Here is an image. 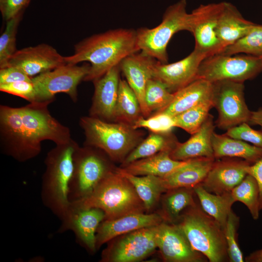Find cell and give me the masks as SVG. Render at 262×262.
<instances>
[{
    "label": "cell",
    "instance_id": "cb8c5ba5",
    "mask_svg": "<svg viewBox=\"0 0 262 262\" xmlns=\"http://www.w3.org/2000/svg\"><path fill=\"white\" fill-rule=\"evenodd\" d=\"M215 160L214 158L199 157L186 160L170 174L161 178L166 192L177 188H193L201 183Z\"/></svg>",
    "mask_w": 262,
    "mask_h": 262
},
{
    "label": "cell",
    "instance_id": "4fadbf2b",
    "mask_svg": "<svg viewBox=\"0 0 262 262\" xmlns=\"http://www.w3.org/2000/svg\"><path fill=\"white\" fill-rule=\"evenodd\" d=\"M0 147L20 163L35 157L23 134L19 107L0 105Z\"/></svg>",
    "mask_w": 262,
    "mask_h": 262
},
{
    "label": "cell",
    "instance_id": "7bdbcfd3",
    "mask_svg": "<svg viewBox=\"0 0 262 262\" xmlns=\"http://www.w3.org/2000/svg\"><path fill=\"white\" fill-rule=\"evenodd\" d=\"M31 0H0V11L6 21L23 14Z\"/></svg>",
    "mask_w": 262,
    "mask_h": 262
},
{
    "label": "cell",
    "instance_id": "ac0fdd59",
    "mask_svg": "<svg viewBox=\"0 0 262 262\" xmlns=\"http://www.w3.org/2000/svg\"><path fill=\"white\" fill-rule=\"evenodd\" d=\"M66 64L64 56L55 48L42 43L17 50L7 66L17 67L33 78Z\"/></svg>",
    "mask_w": 262,
    "mask_h": 262
},
{
    "label": "cell",
    "instance_id": "ee69618b",
    "mask_svg": "<svg viewBox=\"0 0 262 262\" xmlns=\"http://www.w3.org/2000/svg\"><path fill=\"white\" fill-rule=\"evenodd\" d=\"M22 81H32V78L15 66H7L0 68V84Z\"/></svg>",
    "mask_w": 262,
    "mask_h": 262
},
{
    "label": "cell",
    "instance_id": "4316f807",
    "mask_svg": "<svg viewBox=\"0 0 262 262\" xmlns=\"http://www.w3.org/2000/svg\"><path fill=\"white\" fill-rule=\"evenodd\" d=\"M212 144L215 159L236 158L253 164L262 159V148L238 139L215 132L213 134Z\"/></svg>",
    "mask_w": 262,
    "mask_h": 262
},
{
    "label": "cell",
    "instance_id": "ffe728a7",
    "mask_svg": "<svg viewBox=\"0 0 262 262\" xmlns=\"http://www.w3.org/2000/svg\"><path fill=\"white\" fill-rule=\"evenodd\" d=\"M120 69L116 66L93 81L94 93L89 115L114 122L118 97Z\"/></svg>",
    "mask_w": 262,
    "mask_h": 262
},
{
    "label": "cell",
    "instance_id": "52a82bcc",
    "mask_svg": "<svg viewBox=\"0 0 262 262\" xmlns=\"http://www.w3.org/2000/svg\"><path fill=\"white\" fill-rule=\"evenodd\" d=\"M109 159L99 148L85 145L78 147L73 155V171L69 184L70 203L90 195L115 169Z\"/></svg>",
    "mask_w": 262,
    "mask_h": 262
},
{
    "label": "cell",
    "instance_id": "ab89813d",
    "mask_svg": "<svg viewBox=\"0 0 262 262\" xmlns=\"http://www.w3.org/2000/svg\"><path fill=\"white\" fill-rule=\"evenodd\" d=\"M135 129L145 128L152 132L168 133L175 128L173 117L168 115L158 113L148 117H142L132 126Z\"/></svg>",
    "mask_w": 262,
    "mask_h": 262
},
{
    "label": "cell",
    "instance_id": "83f0119b",
    "mask_svg": "<svg viewBox=\"0 0 262 262\" xmlns=\"http://www.w3.org/2000/svg\"><path fill=\"white\" fill-rule=\"evenodd\" d=\"M169 150L133 161L121 168L136 176L152 175L163 178L183 164L185 161H177L170 156Z\"/></svg>",
    "mask_w": 262,
    "mask_h": 262
},
{
    "label": "cell",
    "instance_id": "74e56055",
    "mask_svg": "<svg viewBox=\"0 0 262 262\" xmlns=\"http://www.w3.org/2000/svg\"><path fill=\"white\" fill-rule=\"evenodd\" d=\"M23 14L6 21V27L0 36V68L7 66L9 60L16 50L17 28Z\"/></svg>",
    "mask_w": 262,
    "mask_h": 262
},
{
    "label": "cell",
    "instance_id": "9c48e42d",
    "mask_svg": "<svg viewBox=\"0 0 262 262\" xmlns=\"http://www.w3.org/2000/svg\"><path fill=\"white\" fill-rule=\"evenodd\" d=\"M262 71V57L217 53L202 61L197 79L210 82L221 80L244 82L253 79Z\"/></svg>",
    "mask_w": 262,
    "mask_h": 262
},
{
    "label": "cell",
    "instance_id": "8992f818",
    "mask_svg": "<svg viewBox=\"0 0 262 262\" xmlns=\"http://www.w3.org/2000/svg\"><path fill=\"white\" fill-rule=\"evenodd\" d=\"M186 7V0H180L167 7L157 26L136 30L140 50L161 63H167V47L173 36L181 31L191 32L193 16Z\"/></svg>",
    "mask_w": 262,
    "mask_h": 262
},
{
    "label": "cell",
    "instance_id": "d590c367",
    "mask_svg": "<svg viewBox=\"0 0 262 262\" xmlns=\"http://www.w3.org/2000/svg\"><path fill=\"white\" fill-rule=\"evenodd\" d=\"M173 98L174 93L170 92L160 81L153 78L148 81L145 90V101L150 116L153 112L155 114L165 109Z\"/></svg>",
    "mask_w": 262,
    "mask_h": 262
},
{
    "label": "cell",
    "instance_id": "44dd1931",
    "mask_svg": "<svg viewBox=\"0 0 262 262\" xmlns=\"http://www.w3.org/2000/svg\"><path fill=\"white\" fill-rule=\"evenodd\" d=\"M156 61L140 51L128 56L119 65L120 71L138 98L145 118L150 116L145 101V90L148 81L153 78V67Z\"/></svg>",
    "mask_w": 262,
    "mask_h": 262
},
{
    "label": "cell",
    "instance_id": "f1b7e54d",
    "mask_svg": "<svg viewBox=\"0 0 262 262\" xmlns=\"http://www.w3.org/2000/svg\"><path fill=\"white\" fill-rule=\"evenodd\" d=\"M201 208L225 228L234 201L231 192L217 195L209 192L200 184L193 187Z\"/></svg>",
    "mask_w": 262,
    "mask_h": 262
},
{
    "label": "cell",
    "instance_id": "277c9868",
    "mask_svg": "<svg viewBox=\"0 0 262 262\" xmlns=\"http://www.w3.org/2000/svg\"><path fill=\"white\" fill-rule=\"evenodd\" d=\"M186 210L176 224L192 248L210 262H229L224 228L197 203Z\"/></svg>",
    "mask_w": 262,
    "mask_h": 262
},
{
    "label": "cell",
    "instance_id": "e575fe53",
    "mask_svg": "<svg viewBox=\"0 0 262 262\" xmlns=\"http://www.w3.org/2000/svg\"><path fill=\"white\" fill-rule=\"evenodd\" d=\"M240 53L262 57V25L255 24L246 34L225 47L219 53L233 55Z\"/></svg>",
    "mask_w": 262,
    "mask_h": 262
},
{
    "label": "cell",
    "instance_id": "d4e9b609",
    "mask_svg": "<svg viewBox=\"0 0 262 262\" xmlns=\"http://www.w3.org/2000/svg\"><path fill=\"white\" fill-rule=\"evenodd\" d=\"M255 24L246 20L232 4L223 1L216 35L224 49L246 34Z\"/></svg>",
    "mask_w": 262,
    "mask_h": 262
},
{
    "label": "cell",
    "instance_id": "1f68e13d",
    "mask_svg": "<svg viewBox=\"0 0 262 262\" xmlns=\"http://www.w3.org/2000/svg\"><path fill=\"white\" fill-rule=\"evenodd\" d=\"M116 169L132 184L146 210L151 209L157 202L161 195L166 192L161 177L152 175L136 176L121 168Z\"/></svg>",
    "mask_w": 262,
    "mask_h": 262
},
{
    "label": "cell",
    "instance_id": "7c38bea8",
    "mask_svg": "<svg viewBox=\"0 0 262 262\" xmlns=\"http://www.w3.org/2000/svg\"><path fill=\"white\" fill-rule=\"evenodd\" d=\"M157 226L142 228L125 234L104 250L101 261L135 262L145 258L157 248Z\"/></svg>",
    "mask_w": 262,
    "mask_h": 262
},
{
    "label": "cell",
    "instance_id": "bcb514c9",
    "mask_svg": "<svg viewBox=\"0 0 262 262\" xmlns=\"http://www.w3.org/2000/svg\"><path fill=\"white\" fill-rule=\"evenodd\" d=\"M248 124L260 126L262 129V108L255 111H251Z\"/></svg>",
    "mask_w": 262,
    "mask_h": 262
},
{
    "label": "cell",
    "instance_id": "7a4b0ae2",
    "mask_svg": "<svg viewBox=\"0 0 262 262\" xmlns=\"http://www.w3.org/2000/svg\"><path fill=\"white\" fill-rule=\"evenodd\" d=\"M72 138L67 143L56 145L47 154L45 170L41 181L43 203L61 221L70 206L69 184L73 171V155L79 147Z\"/></svg>",
    "mask_w": 262,
    "mask_h": 262
},
{
    "label": "cell",
    "instance_id": "3957f363",
    "mask_svg": "<svg viewBox=\"0 0 262 262\" xmlns=\"http://www.w3.org/2000/svg\"><path fill=\"white\" fill-rule=\"evenodd\" d=\"M79 125L85 135L83 145L100 149L114 161H123L143 140L144 135L131 125L90 115L81 117Z\"/></svg>",
    "mask_w": 262,
    "mask_h": 262
},
{
    "label": "cell",
    "instance_id": "603a6c76",
    "mask_svg": "<svg viewBox=\"0 0 262 262\" xmlns=\"http://www.w3.org/2000/svg\"><path fill=\"white\" fill-rule=\"evenodd\" d=\"M213 117L210 114L200 128L184 143L177 142L170 152L171 157L177 161L199 158H214L212 137L214 132Z\"/></svg>",
    "mask_w": 262,
    "mask_h": 262
},
{
    "label": "cell",
    "instance_id": "836d02e7",
    "mask_svg": "<svg viewBox=\"0 0 262 262\" xmlns=\"http://www.w3.org/2000/svg\"><path fill=\"white\" fill-rule=\"evenodd\" d=\"M231 193L235 202H241L246 206L254 220L259 218L260 190L257 180L252 176L247 174Z\"/></svg>",
    "mask_w": 262,
    "mask_h": 262
},
{
    "label": "cell",
    "instance_id": "2e32d148",
    "mask_svg": "<svg viewBox=\"0 0 262 262\" xmlns=\"http://www.w3.org/2000/svg\"><path fill=\"white\" fill-rule=\"evenodd\" d=\"M222 2L201 4L192 12L191 33L195 39L196 49L208 56L219 53L224 49L216 33Z\"/></svg>",
    "mask_w": 262,
    "mask_h": 262
},
{
    "label": "cell",
    "instance_id": "8d00e7d4",
    "mask_svg": "<svg viewBox=\"0 0 262 262\" xmlns=\"http://www.w3.org/2000/svg\"><path fill=\"white\" fill-rule=\"evenodd\" d=\"M213 107L212 101H209L173 116L175 127L180 128L191 135L194 134L200 128Z\"/></svg>",
    "mask_w": 262,
    "mask_h": 262
},
{
    "label": "cell",
    "instance_id": "484cf974",
    "mask_svg": "<svg viewBox=\"0 0 262 262\" xmlns=\"http://www.w3.org/2000/svg\"><path fill=\"white\" fill-rule=\"evenodd\" d=\"M212 82L196 79L173 93L174 98L171 103L159 113L173 117L200 103L212 101Z\"/></svg>",
    "mask_w": 262,
    "mask_h": 262
},
{
    "label": "cell",
    "instance_id": "8fae6325",
    "mask_svg": "<svg viewBox=\"0 0 262 262\" xmlns=\"http://www.w3.org/2000/svg\"><path fill=\"white\" fill-rule=\"evenodd\" d=\"M90 66V64H66L32 78L35 90L34 102H53L56 94L65 93L76 102L78 85L88 73Z\"/></svg>",
    "mask_w": 262,
    "mask_h": 262
},
{
    "label": "cell",
    "instance_id": "9a60e30c",
    "mask_svg": "<svg viewBox=\"0 0 262 262\" xmlns=\"http://www.w3.org/2000/svg\"><path fill=\"white\" fill-rule=\"evenodd\" d=\"M207 57L206 53L194 49L187 56L175 63L163 64L157 60L153 67V78L175 93L197 79L200 64Z\"/></svg>",
    "mask_w": 262,
    "mask_h": 262
},
{
    "label": "cell",
    "instance_id": "f546056e",
    "mask_svg": "<svg viewBox=\"0 0 262 262\" xmlns=\"http://www.w3.org/2000/svg\"><path fill=\"white\" fill-rule=\"evenodd\" d=\"M143 117L138 98L126 80L120 79L114 122L133 126Z\"/></svg>",
    "mask_w": 262,
    "mask_h": 262
},
{
    "label": "cell",
    "instance_id": "b9f144b4",
    "mask_svg": "<svg viewBox=\"0 0 262 262\" xmlns=\"http://www.w3.org/2000/svg\"><path fill=\"white\" fill-rule=\"evenodd\" d=\"M0 91L22 98L29 102L35 100V90L32 81H18L0 84Z\"/></svg>",
    "mask_w": 262,
    "mask_h": 262
},
{
    "label": "cell",
    "instance_id": "ba28073f",
    "mask_svg": "<svg viewBox=\"0 0 262 262\" xmlns=\"http://www.w3.org/2000/svg\"><path fill=\"white\" fill-rule=\"evenodd\" d=\"M52 102H30L19 107L23 134L35 157L41 152V142L44 140L58 145L72 139L68 127L51 115L48 106Z\"/></svg>",
    "mask_w": 262,
    "mask_h": 262
},
{
    "label": "cell",
    "instance_id": "7402d4cb",
    "mask_svg": "<svg viewBox=\"0 0 262 262\" xmlns=\"http://www.w3.org/2000/svg\"><path fill=\"white\" fill-rule=\"evenodd\" d=\"M163 220L162 215L145 214L143 212L129 213L113 219H104L97 231V249L118 236L142 228L158 226Z\"/></svg>",
    "mask_w": 262,
    "mask_h": 262
},
{
    "label": "cell",
    "instance_id": "f35d334b",
    "mask_svg": "<svg viewBox=\"0 0 262 262\" xmlns=\"http://www.w3.org/2000/svg\"><path fill=\"white\" fill-rule=\"evenodd\" d=\"M240 217L232 210L228 217L224 229V234L227 246V252L229 262H244L243 253L238 242V229Z\"/></svg>",
    "mask_w": 262,
    "mask_h": 262
},
{
    "label": "cell",
    "instance_id": "d6a6232c",
    "mask_svg": "<svg viewBox=\"0 0 262 262\" xmlns=\"http://www.w3.org/2000/svg\"><path fill=\"white\" fill-rule=\"evenodd\" d=\"M193 188L181 187L168 190L163 200L164 219L174 223L178 221L181 213L189 207L196 204Z\"/></svg>",
    "mask_w": 262,
    "mask_h": 262
},
{
    "label": "cell",
    "instance_id": "30bf717a",
    "mask_svg": "<svg viewBox=\"0 0 262 262\" xmlns=\"http://www.w3.org/2000/svg\"><path fill=\"white\" fill-rule=\"evenodd\" d=\"M213 107L218 112L217 128L227 130L248 123L251 112L245 101L243 82L221 80L212 82Z\"/></svg>",
    "mask_w": 262,
    "mask_h": 262
},
{
    "label": "cell",
    "instance_id": "60d3db41",
    "mask_svg": "<svg viewBox=\"0 0 262 262\" xmlns=\"http://www.w3.org/2000/svg\"><path fill=\"white\" fill-rule=\"evenodd\" d=\"M225 134L262 148V131L251 128L247 123H243L231 128L227 130Z\"/></svg>",
    "mask_w": 262,
    "mask_h": 262
},
{
    "label": "cell",
    "instance_id": "4dcf8cb0",
    "mask_svg": "<svg viewBox=\"0 0 262 262\" xmlns=\"http://www.w3.org/2000/svg\"><path fill=\"white\" fill-rule=\"evenodd\" d=\"M178 140L170 132H152L143 140L123 161V166L136 160L146 158L161 151H171L174 148Z\"/></svg>",
    "mask_w": 262,
    "mask_h": 262
},
{
    "label": "cell",
    "instance_id": "f6af8a7d",
    "mask_svg": "<svg viewBox=\"0 0 262 262\" xmlns=\"http://www.w3.org/2000/svg\"><path fill=\"white\" fill-rule=\"evenodd\" d=\"M247 174L252 176L257 180L260 190V209L262 210V159L248 165L246 168Z\"/></svg>",
    "mask_w": 262,
    "mask_h": 262
},
{
    "label": "cell",
    "instance_id": "7dc6e473",
    "mask_svg": "<svg viewBox=\"0 0 262 262\" xmlns=\"http://www.w3.org/2000/svg\"><path fill=\"white\" fill-rule=\"evenodd\" d=\"M246 262H262V248L257 250L246 257Z\"/></svg>",
    "mask_w": 262,
    "mask_h": 262
},
{
    "label": "cell",
    "instance_id": "5bb4252c",
    "mask_svg": "<svg viewBox=\"0 0 262 262\" xmlns=\"http://www.w3.org/2000/svg\"><path fill=\"white\" fill-rule=\"evenodd\" d=\"M105 219V214L100 209L83 207L71 203L58 231H72L76 240L91 253H94L97 249V231Z\"/></svg>",
    "mask_w": 262,
    "mask_h": 262
},
{
    "label": "cell",
    "instance_id": "5b68a950",
    "mask_svg": "<svg viewBox=\"0 0 262 262\" xmlns=\"http://www.w3.org/2000/svg\"><path fill=\"white\" fill-rule=\"evenodd\" d=\"M71 203L100 209L105 214V219L143 212L145 209L132 184L116 169L111 171L90 195Z\"/></svg>",
    "mask_w": 262,
    "mask_h": 262
},
{
    "label": "cell",
    "instance_id": "6da1fadb",
    "mask_svg": "<svg viewBox=\"0 0 262 262\" xmlns=\"http://www.w3.org/2000/svg\"><path fill=\"white\" fill-rule=\"evenodd\" d=\"M140 51L136 30L116 29L81 41L75 45L74 53L64 56V59L66 64L72 65L89 62L90 69L83 81L93 82L119 65L128 56Z\"/></svg>",
    "mask_w": 262,
    "mask_h": 262
},
{
    "label": "cell",
    "instance_id": "d6986e66",
    "mask_svg": "<svg viewBox=\"0 0 262 262\" xmlns=\"http://www.w3.org/2000/svg\"><path fill=\"white\" fill-rule=\"evenodd\" d=\"M249 164H251L239 158L215 159L201 184L213 194L221 195L231 192L247 174L246 168Z\"/></svg>",
    "mask_w": 262,
    "mask_h": 262
},
{
    "label": "cell",
    "instance_id": "e0dca14e",
    "mask_svg": "<svg viewBox=\"0 0 262 262\" xmlns=\"http://www.w3.org/2000/svg\"><path fill=\"white\" fill-rule=\"evenodd\" d=\"M156 243L164 260L169 262H206L207 258L194 250L176 224L162 222L157 226Z\"/></svg>",
    "mask_w": 262,
    "mask_h": 262
}]
</instances>
